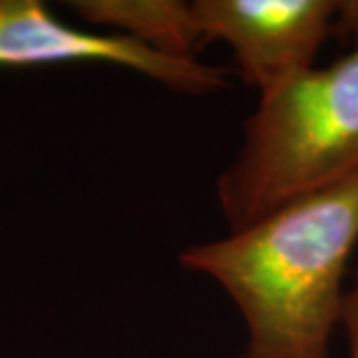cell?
Instances as JSON below:
<instances>
[{"label":"cell","instance_id":"obj_1","mask_svg":"<svg viewBox=\"0 0 358 358\" xmlns=\"http://www.w3.org/2000/svg\"><path fill=\"white\" fill-rule=\"evenodd\" d=\"M358 249V176L225 237L187 247L181 267L225 289L247 329L237 358H329Z\"/></svg>","mask_w":358,"mask_h":358},{"label":"cell","instance_id":"obj_2","mask_svg":"<svg viewBox=\"0 0 358 358\" xmlns=\"http://www.w3.org/2000/svg\"><path fill=\"white\" fill-rule=\"evenodd\" d=\"M358 176V40L261 94L243 143L217 181L221 213L239 231Z\"/></svg>","mask_w":358,"mask_h":358},{"label":"cell","instance_id":"obj_3","mask_svg":"<svg viewBox=\"0 0 358 358\" xmlns=\"http://www.w3.org/2000/svg\"><path fill=\"white\" fill-rule=\"evenodd\" d=\"M102 62L129 68L167 88L209 94L227 88V70L176 58L124 34L66 24L40 0H0V68Z\"/></svg>","mask_w":358,"mask_h":358},{"label":"cell","instance_id":"obj_4","mask_svg":"<svg viewBox=\"0 0 358 358\" xmlns=\"http://www.w3.org/2000/svg\"><path fill=\"white\" fill-rule=\"evenodd\" d=\"M341 4L334 0H195L193 16L201 44L221 40L239 74L259 94L315 66L336 32Z\"/></svg>","mask_w":358,"mask_h":358},{"label":"cell","instance_id":"obj_5","mask_svg":"<svg viewBox=\"0 0 358 358\" xmlns=\"http://www.w3.org/2000/svg\"><path fill=\"white\" fill-rule=\"evenodd\" d=\"M74 13L88 24L138 40L176 58H195L201 48L192 2L181 0H76Z\"/></svg>","mask_w":358,"mask_h":358},{"label":"cell","instance_id":"obj_6","mask_svg":"<svg viewBox=\"0 0 358 358\" xmlns=\"http://www.w3.org/2000/svg\"><path fill=\"white\" fill-rule=\"evenodd\" d=\"M341 327L345 331L346 348H348L346 358H358V273L355 275L352 287L346 289Z\"/></svg>","mask_w":358,"mask_h":358},{"label":"cell","instance_id":"obj_7","mask_svg":"<svg viewBox=\"0 0 358 358\" xmlns=\"http://www.w3.org/2000/svg\"><path fill=\"white\" fill-rule=\"evenodd\" d=\"M357 273H358V267H357Z\"/></svg>","mask_w":358,"mask_h":358}]
</instances>
